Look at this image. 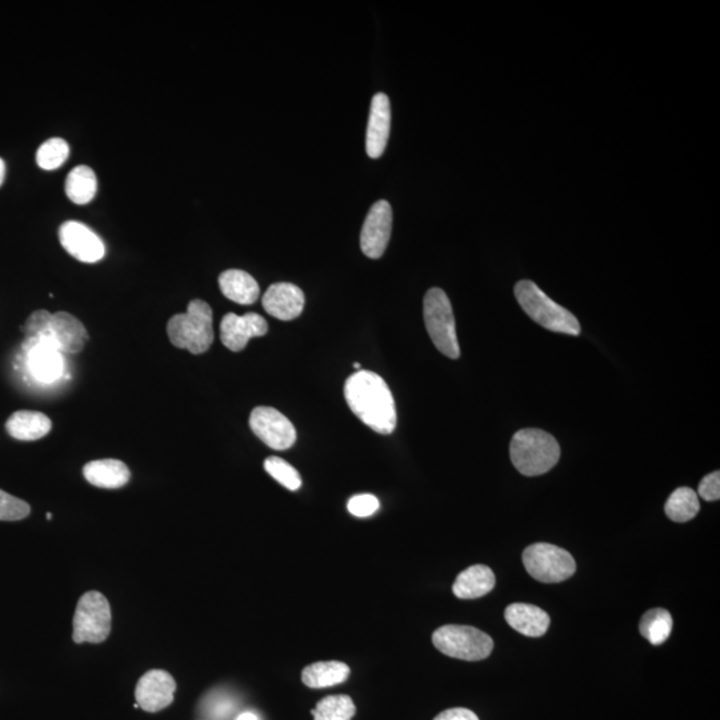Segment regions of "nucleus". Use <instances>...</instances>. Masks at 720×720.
<instances>
[{
	"mask_svg": "<svg viewBox=\"0 0 720 720\" xmlns=\"http://www.w3.org/2000/svg\"><path fill=\"white\" fill-rule=\"evenodd\" d=\"M344 398L351 411L371 430L382 435L395 431L394 396L382 376L371 371L355 372L344 384Z\"/></svg>",
	"mask_w": 720,
	"mask_h": 720,
	"instance_id": "1",
	"label": "nucleus"
},
{
	"mask_svg": "<svg viewBox=\"0 0 720 720\" xmlns=\"http://www.w3.org/2000/svg\"><path fill=\"white\" fill-rule=\"evenodd\" d=\"M510 458L524 476H539L559 462V443L551 434L538 428H524L512 436Z\"/></svg>",
	"mask_w": 720,
	"mask_h": 720,
	"instance_id": "2",
	"label": "nucleus"
},
{
	"mask_svg": "<svg viewBox=\"0 0 720 720\" xmlns=\"http://www.w3.org/2000/svg\"><path fill=\"white\" fill-rule=\"evenodd\" d=\"M167 334L175 347L191 354L208 351L214 342L210 304L200 299L191 300L184 314H176L168 320Z\"/></svg>",
	"mask_w": 720,
	"mask_h": 720,
	"instance_id": "3",
	"label": "nucleus"
},
{
	"mask_svg": "<svg viewBox=\"0 0 720 720\" xmlns=\"http://www.w3.org/2000/svg\"><path fill=\"white\" fill-rule=\"evenodd\" d=\"M514 291L519 306L539 326L560 334H580V324L576 316L548 298L531 280H520Z\"/></svg>",
	"mask_w": 720,
	"mask_h": 720,
	"instance_id": "4",
	"label": "nucleus"
},
{
	"mask_svg": "<svg viewBox=\"0 0 720 720\" xmlns=\"http://www.w3.org/2000/svg\"><path fill=\"white\" fill-rule=\"evenodd\" d=\"M22 331L26 338L44 335L56 344L62 354H78L88 342L86 327L68 312L51 314L46 310L32 312Z\"/></svg>",
	"mask_w": 720,
	"mask_h": 720,
	"instance_id": "5",
	"label": "nucleus"
},
{
	"mask_svg": "<svg viewBox=\"0 0 720 720\" xmlns=\"http://www.w3.org/2000/svg\"><path fill=\"white\" fill-rule=\"evenodd\" d=\"M423 315L428 335L435 347L447 358L458 359L460 348L456 336L454 311L450 299L442 288L435 287L427 291L423 300Z\"/></svg>",
	"mask_w": 720,
	"mask_h": 720,
	"instance_id": "6",
	"label": "nucleus"
},
{
	"mask_svg": "<svg viewBox=\"0 0 720 720\" xmlns=\"http://www.w3.org/2000/svg\"><path fill=\"white\" fill-rule=\"evenodd\" d=\"M432 643L442 654L467 662L486 659L494 650V642L486 632L458 624L438 628L432 635Z\"/></svg>",
	"mask_w": 720,
	"mask_h": 720,
	"instance_id": "7",
	"label": "nucleus"
},
{
	"mask_svg": "<svg viewBox=\"0 0 720 720\" xmlns=\"http://www.w3.org/2000/svg\"><path fill=\"white\" fill-rule=\"evenodd\" d=\"M111 607L106 596L88 591L79 599L74 615L75 643H102L111 632Z\"/></svg>",
	"mask_w": 720,
	"mask_h": 720,
	"instance_id": "8",
	"label": "nucleus"
},
{
	"mask_svg": "<svg viewBox=\"0 0 720 720\" xmlns=\"http://www.w3.org/2000/svg\"><path fill=\"white\" fill-rule=\"evenodd\" d=\"M522 559L528 574L542 583L564 582L576 571L570 552L554 544H531L524 550Z\"/></svg>",
	"mask_w": 720,
	"mask_h": 720,
	"instance_id": "9",
	"label": "nucleus"
},
{
	"mask_svg": "<svg viewBox=\"0 0 720 720\" xmlns=\"http://www.w3.org/2000/svg\"><path fill=\"white\" fill-rule=\"evenodd\" d=\"M26 366L32 378L40 383H54L62 378L64 359L62 352L44 335L30 336L23 342Z\"/></svg>",
	"mask_w": 720,
	"mask_h": 720,
	"instance_id": "10",
	"label": "nucleus"
},
{
	"mask_svg": "<svg viewBox=\"0 0 720 720\" xmlns=\"http://www.w3.org/2000/svg\"><path fill=\"white\" fill-rule=\"evenodd\" d=\"M252 432L264 444L276 451L294 446L296 430L290 419L272 407H256L250 415Z\"/></svg>",
	"mask_w": 720,
	"mask_h": 720,
	"instance_id": "11",
	"label": "nucleus"
},
{
	"mask_svg": "<svg viewBox=\"0 0 720 720\" xmlns=\"http://www.w3.org/2000/svg\"><path fill=\"white\" fill-rule=\"evenodd\" d=\"M392 230V208L387 200H379L370 208L364 219L360 248L371 259L382 258L390 242Z\"/></svg>",
	"mask_w": 720,
	"mask_h": 720,
	"instance_id": "12",
	"label": "nucleus"
},
{
	"mask_svg": "<svg viewBox=\"0 0 720 720\" xmlns=\"http://www.w3.org/2000/svg\"><path fill=\"white\" fill-rule=\"evenodd\" d=\"M59 240L64 250L79 262L96 263L106 255L103 240L86 224L68 220L59 228Z\"/></svg>",
	"mask_w": 720,
	"mask_h": 720,
	"instance_id": "13",
	"label": "nucleus"
},
{
	"mask_svg": "<svg viewBox=\"0 0 720 720\" xmlns=\"http://www.w3.org/2000/svg\"><path fill=\"white\" fill-rule=\"evenodd\" d=\"M175 691V679L167 671L151 670L136 684V703L147 712L162 711L174 702Z\"/></svg>",
	"mask_w": 720,
	"mask_h": 720,
	"instance_id": "14",
	"label": "nucleus"
},
{
	"mask_svg": "<svg viewBox=\"0 0 720 720\" xmlns=\"http://www.w3.org/2000/svg\"><path fill=\"white\" fill-rule=\"evenodd\" d=\"M267 331V320L255 312L242 316L230 312L224 315L220 323V339L228 350L234 352L244 350L250 339L266 335Z\"/></svg>",
	"mask_w": 720,
	"mask_h": 720,
	"instance_id": "15",
	"label": "nucleus"
},
{
	"mask_svg": "<svg viewBox=\"0 0 720 720\" xmlns=\"http://www.w3.org/2000/svg\"><path fill=\"white\" fill-rule=\"evenodd\" d=\"M391 128L390 99L383 92L371 100L370 118L366 134V151L372 159H378L386 150Z\"/></svg>",
	"mask_w": 720,
	"mask_h": 720,
	"instance_id": "16",
	"label": "nucleus"
},
{
	"mask_svg": "<svg viewBox=\"0 0 720 720\" xmlns=\"http://www.w3.org/2000/svg\"><path fill=\"white\" fill-rule=\"evenodd\" d=\"M267 314L279 320H294L304 308V294L292 283H275L268 287L262 298Z\"/></svg>",
	"mask_w": 720,
	"mask_h": 720,
	"instance_id": "17",
	"label": "nucleus"
},
{
	"mask_svg": "<svg viewBox=\"0 0 720 720\" xmlns=\"http://www.w3.org/2000/svg\"><path fill=\"white\" fill-rule=\"evenodd\" d=\"M504 618L515 631L530 638H540L550 627V615L532 604H510L504 611Z\"/></svg>",
	"mask_w": 720,
	"mask_h": 720,
	"instance_id": "18",
	"label": "nucleus"
},
{
	"mask_svg": "<svg viewBox=\"0 0 720 720\" xmlns=\"http://www.w3.org/2000/svg\"><path fill=\"white\" fill-rule=\"evenodd\" d=\"M83 475L92 486L108 488V490L126 486L131 478V472L126 464L116 459L94 460L87 463L83 467Z\"/></svg>",
	"mask_w": 720,
	"mask_h": 720,
	"instance_id": "19",
	"label": "nucleus"
},
{
	"mask_svg": "<svg viewBox=\"0 0 720 720\" xmlns=\"http://www.w3.org/2000/svg\"><path fill=\"white\" fill-rule=\"evenodd\" d=\"M495 575L490 567L475 564L460 572L452 592L459 599H478L494 590Z\"/></svg>",
	"mask_w": 720,
	"mask_h": 720,
	"instance_id": "20",
	"label": "nucleus"
},
{
	"mask_svg": "<svg viewBox=\"0 0 720 720\" xmlns=\"http://www.w3.org/2000/svg\"><path fill=\"white\" fill-rule=\"evenodd\" d=\"M219 287L227 299L243 306L254 304L260 295L258 282L248 272L242 270L222 272L219 276Z\"/></svg>",
	"mask_w": 720,
	"mask_h": 720,
	"instance_id": "21",
	"label": "nucleus"
},
{
	"mask_svg": "<svg viewBox=\"0 0 720 720\" xmlns=\"http://www.w3.org/2000/svg\"><path fill=\"white\" fill-rule=\"evenodd\" d=\"M51 427V419L38 411H16L6 422L8 434L26 442L43 438L51 431Z\"/></svg>",
	"mask_w": 720,
	"mask_h": 720,
	"instance_id": "22",
	"label": "nucleus"
},
{
	"mask_svg": "<svg viewBox=\"0 0 720 720\" xmlns=\"http://www.w3.org/2000/svg\"><path fill=\"white\" fill-rule=\"evenodd\" d=\"M350 672V667L343 662H316L304 668L302 680L307 687L326 688L346 682Z\"/></svg>",
	"mask_w": 720,
	"mask_h": 720,
	"instance_id": "23",
	"label": "nucleus"
},
{
	"mask_svg": "<svg viewBox=\"0 0 720 720\" xmlns=\"http://www.w3.org/2000/svg\"><path fill=\"white\" fill-rule=\"evenodd\" d=\"M98 180L91 167L76 166L72 168L66 179L67 198L75 204H87L95 198Z\"/></svg>",
	"mask_w": 720,
	"mask_h": 720,
	"instance_id": "24",
	"label": "nucleus"
},
{
	"mask_svg": "<svg viewBox=\"0 0 720 720\" xmlns=\"http://www.w3.org/2000/svg\"><path fill=\"white\" fill-rule=\"evenodd\" d=\"M700 510L698 494L690 487H679L667 499L664 511L672 522L686 523Z\"/></svg>",
	"mask_w": 720,
	"mask_h": 720,
	"instance_id": "25",
	"label": "nucleus"
},
{
	"mask_svg": "<svg viewBox=\"0 0 720 720\" xmlns=\"http://www.w3.org/2000/svg\"><path fill=\"white\" fill-rule=\"evenodd\" d=\"M674 620L664 608L647 611L640 620L639 631L651 644L659 646L670 638Z\"/></svg>",
	"mask_w": 720,
	"mask_h": 720,
	"instance_id": "26",
	"label": "nucleus"
},
{
	"mask_svg": "<svg viewBox=\"0 0 720 720\" xmlns=\"http://www.w3.org/2000/svg\"><path fill=\"white\" fill-rule=\"evenodd\" d=\"M355 712L354 700L350 696L331 695L319 700L311 714L315 720H351Z\"/></svg>",
	"mask_w": 720,
	"mask_h": 720,
	"instance_id": "27",
	"label": "nucleus"
},
{
	"mask_svg": "<svg viewBox=\"0 0 720 720\" xmlns=\"http://www.w3.org/2000/svg\"><path fill=\"white\" fill-rule=\"evenodd\" d=\"M70 156V146L62 138H51L46 140L36 151V163L43 170L52 171L60 166Z\"/></svg>",
	"mask_w": 720,
	"mask_h": 720,
	"instance_id": "28",
	"label": "nucleus"
},
{
	"mask_svg": "<svg viewBox=\"0 0 720 720\" xmlns=\"http://www.w3.org/2000/svg\"><path fill=\"white\" fill-rule=\"evenodd\" d=\"M264 470L287 490L296 491L302 486V478L296 468L278 456H270L264 460Z\"/></svg>",
	"mask_w": 720,
	"mask_h": 720,
	"instance_id": "29",
	"label": "nucleus"
},
{
	"mask_svg": "<svg viewBox=\"0 0 720 720\" xmlns=\"http://www.w3.org/2000/svg\"><path fill=\"white\" fill-rule=\"evenodd\" d=\"M30 511V506L24 500L0 490V520H6V522L22 520L30 515Z\"/></svg>",
	"mask_w": 720,
	"mask_h": 720,
	"instance_id": "30",
	"label": "nucleus"
},
{
	"mask_svg": "<svg viewBox=\"0 0 720 720\" xmlns=\"http://www.w3.org/2000/svg\"><path fill=\"white\" fill-rule=\"evenodd\" d=\"M379 507L378 498L371 494L352 496L347 504L348 511L356 518H367V516L374 515L379 510Z\"/></svg>",
	"mask_w": 720,
	"mask_h": 720,
	"instance_id": "31",
	"label": "nucleus"
},
{
	"mask_svg": "<svg viewBox=\"0 0 720 720\" xmlns=\"http://www.w3.org/2000/svg\"><path fill=\"white\" fill-rule=\"evenodd\" d=\"M698 494L707 502H715L720 498V472H711L704 476L699 484Z\"/></svg>",
	"mask_w": 720,
	"mask_h": 720,
	"instance_id": "32",
	"label": "nucleus"
},
{
	"mask_svg": "<svg viewBox=\"0 0 720 720\" xmlns=\"http://www.w3.org/2000/svg\"><path fill=\"white\" fill-rule=\"evenodd\" d=\"M434 720H479V718L475 712L468 710V708L458 707L440 712Z\"/></svg>",
	"mask_w": 720,
	"mask_h": 720,
	"instance_id": "33",
	"label": "nucleus"
},
{
	"mask_svg": "<svg viewBox=\"0 0 720 720\" xmlns=\"http://www.w3.org/2000/svg\"><path fill=\"white\" fill-rule=\"evenodd\" d=\"M236 720H259V718L254 714V712L247 711L240 714Z\"/></svg>",
	"mask_w": 720,
	"mask_h": 720,
	"instance_id": "34",
	"label": "nucleus"
},
{
	"mask_svg": "<svg viewBox=\"0 0 720 720\" xmlns=\"http://www.w3.org/2000/svg\"><path fill=\"white\" fill-rule=\"evenodd\" d=\"M4 178H6V164H4V160L0 158V186H2Z\"/></svg>",
	"mask_w": 720,
	"mask_h": 720,
	"instance_id": "35",
	"label": "nucleus"
},
{
	"mask_svg": "<svg viewBox=\"0 0 720 720\" xmlns=\"http://www.w3.org/2000/svg\"><path fill=\"white\" fill-rule=\"evenodd\" d=\"M354 367L358 368L359 371L362 370V364L360 363H354Z\"/></svg>",
	"mask_w": 720,
	"mask_h": 720,
	"instance_id": "36",
	"label": "nucleus"
}]
</instances>
